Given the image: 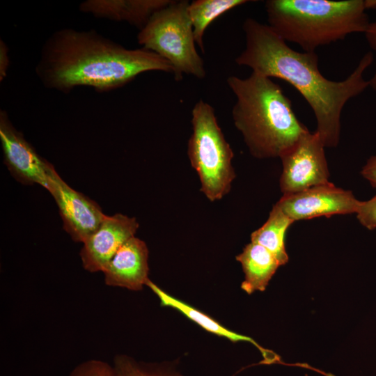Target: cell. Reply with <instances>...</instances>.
Instances as JSON below:
<instances>
[{
	"instance_id": "cell-1",
	"label": "cell",
	"mask_w": 376,
	"mask_h": 376,
	"mask_svg": "<svg viewBox=\"0 0 376 376\" xmlns=\"http://www.w3.org/2000/svg\"><path fill=\"white\" fill-rule=\"evenodd\" d=\"M242 28L246 47L235 58L236 63L292 86L313 110L315 132L325 148H336L340 141V116L345 105L370 87L363 75L373 61V53H366L345 79L332 81L321 74L315 52L292 49L268 24L251 17L244 21Z\"/></svg>"
},
{
	"instance_id": "cell-23",
	"label": "cell",
	"mask_w": 376,
	"mask_h": 376,
	"mask_svg": "<svg viewBox=\"0 0 376 376\" xmlns=\"http://www.w3.org/2000/svg\"><path fill=\"white\" fill-rule=\"evenodd\" d=\"M10 64L8 48L6 43L0 41V80L1 81L6 77Z\"/></svg>"
},
{
	"instance_id": "cell-20",
	"label": "cell",
	"mask_w": 376,
	"mask_h": 376,
	"mask_svg": "<svg viewBox=\"0 0 376 376\" xmlns=\"http://www.w3.org/2000/svg\"><path fill=\"white\" fill-rule=\"evenodd\" d=\"M359 223L368 230L376 228V195L370 199L361 201L357 212Z\"/></svg>"
},
{
	"instance_id": "cell-6",
	"label": "cell",
	"mask_w": 376,
	"mask_h": 376,
	"mask_svg": "<svg viewBox=\"0 0 376 376\" xmlns=\"http://www.w3.org/2000/svg\"><path fill=\"white\" fill-rule=\"evenodd\" d=\"M189 1H172L157 11L137 35L138 43L166 60L175 81L189 75L203 79L206 76L203 60L196 49L189 15Z\"/></svg>"
},
{
	"instance_id": "cell-15",
	"label": "cell",
	"mask_w": 376,
	"mask_h": 376,
	"mask_svg": "<svg viewBox=\"0 0 376 376\" xmlns=\"http://www.w3.org/2000/svg\"><path fill=\"white\" fill-rule=\"evenodd\" d=\"M146 286L156 295L162 306L175 309L211 334L226 338L233 343L240 341L251 343L260 351L266 359H268L269 356L267 354V350L260 347L253 338L228 329L210 315L171 296L150 279L147 282Z\"/></svg>"
},
{
	"instance_id": "cell-11",
	"label": "cell",
	"mask_w": 376,
	"mask_h": 376,
	"mask_svg": "<svg viewBox=\"0 0 376 376\" xmlns=\"http://www.w3.org/2000/svg\"><path fill=\"white\" fill-rule=\"evenodd\" d=\"M139 226L134 217L120 213L106 215L83 242L79 255L84 269L91 273L102 272L120 246L135 236Z\"/></svg>"
},
{
	"instance_id": "cell-21",
	"label": "cell",
	"mask_w": 376,
	"mask_h": 376,
	"mask_svg": "<svg viewBox=\"0 0 376 376\" xmlns=\"http://www.w3.org/2000/svg\"><path fill=\"white\" fill-rule=\"evenodd\" d=\"M364 34L369 46L376 52V21L370 22ZM369 82L370 87L376 91V70Z\"/></svg>"
},
{
	"instance_id": "cell-24",
	"label": "cell",
	"mask_w": 376,
	"mask_h": 376,
	"mask_svg": "<svg viewBox=\"0 0 376 376\" xmlns=\"http://www.w3.org/2000/svg\"><path fill=\"white\" fill-rule=\"evenodd\" d=\"M366 10L376 9V0H364Z\"/></svg>"
},
{
	"instance_id": "cell-7",
	"label": "cell",
	"mask_w": 376,
	"mask_h": 376,
	"mask_svg": "<svg viewBox=\"0 0 376 376\" xmlns=\"http://www.w3.org/2000/svg\"><path fill=\"white\" fill-rule=\"evenodd\" d=\"M324 148L318 133L308 131L280 157V189L283 195L329 182Z\"/></svg>"
},
{
	"instance_id": "cell-17",
	"label": "cell",
	"mask_w": 376,
	"mask_h": 376,
	"mask_svg": "<svg viewBox=\"0 0 376 376\" xmlns=\"http://www.w3.org/2000/svg\"><path fill=\"white\" fill-rule=\"evenodd\" d=\"M247 0H196L189 3L188 11L196 44L205 52L203 37L207 26L217 17Z\"/></svg>"
},
{
	"instance_id": "cell-18",
	"label": "cell",
	"mask_w": 376,
	"mask_h": 376,
	"mask_svg": "<svg viewBox=\"0 0 376 376\" xmlns=\"http://www.w3.org/2000/svg\"><path fill=\"white\" fill-rule=\"evenodd\" d=\"M113 365L119 376H185L168 363L139 361L126 354H117Z\"/></svg>"
},
{
	"instance_id": "cell-8",
	"label": "cell",
	"mask_w": 376,
	"mask_h": 376,
	"mask_svg": "<svg viewBox=\"0 0 376 376\" xmlns=\"http://www.w3.org/2000/svg\"><path fill=\"white\" fill-rule=\"evenodd\" d=\"M361 203L351 191L327 182L283 195L275 205L296 221L334 214H357Z\"/></svg>"
},
{
	"instance_id": "cell-2",
	"label": "cell",
	"mask_w": 376,
	"mask_h": 376,
	"mask_svg": "<svg viewBox=\"0 0 376 376\" xmlns=\"http://www.w3.org/2000/svg\"><path fill=\"white\" fill-rule=\"evenodd\" d=\"M148 71L173 72L171 65L144 48L129 49L95 30L65 28L45 42L36 73L44 86L63 93L89 86L120 88Z\"/></svg>"
},
{
	"instance_id": "cell-22",
	"label": "cell",
	"mask_w": 376,
	"mask_h": 376,
	"mask_svg": "<svg viewBox=\"0 0 376 376\" xmlns=\"http://www.w3.org/2000/svg\"><path fill=\"white\" fill-rule=\"evenodd\" d=\"M361 174L371 186L376 189V155L369 157L363 166Z\"/></svg>"
},
{
	"instance_id": "cell-9",
	"label": "cell",
	"mask_w": 376,
	"mask_h": 376,
	"mask_svg": "<svg viewBox=\"0 0 376 376\" xmlns=\"http://www.w3.org/2000/svg\"><path fill=\"white\" fill-rule=\"evenodd\" d=\"M0 141L3 162L12 175L22 184H37L48 191L49 174L53 165L14 127L4 110L0 111Z\"/></svg>"
},
{
	"instance_id": "cell-5",
	"label": "cell",
	"mask_w": 376,
	"mask_h": 376,
	"mask_svg": "<svg viewBox=\"0 0 376 376\" xmlns=\"http://www.w3.org/2000/svg\"><path fill=\"white\" fill-rule=\"evenodd\" d=\"M191 125L187 155L199 177L201 191L212 202L220 200L230 191L235 178L233 151L208 103L200 100L195 104Z\"/></svg>"
},
{
	"instance_id": "cell-4",
	"label": "cell",
	"mask_w": 376,
	"mask_h": 376,
	"mask_svg": "<svg viewBox=\"0 0 376 376\" xmlns=\"http://www.w3.org/2000/svg\"><path fill=\"white\" fill-rule=\"evenodd\" d=\"M265 10L272 29L308 52L364 33L370 24L364 0H267Z\"/></svg>"
},
{
	"instance_id": "cell-14",
	"label": "cell",
	"mask_w": 376,
	"mask_h": 376,
	"mask_svg": "<svg viewBox=\"0 0 376 376\" xmlns=\"http://www.w3.org/2000/svg\"><path fill=\"white\" fill-rule=\"evenodd\" d=\"M236 260L240 263L244 274L241 288L249 295L255 291H264L281 266L270 251L251 242L236 256Z\"/></svg>"
},
{
	"instance_id": "cell-16",
	"label": "cell",
	"mask_w": 376,
	"mask_h": 376,
	"mask_svg": "<svg viewBox=\"0 0 376 376\" xmlns=\"http://www.w3.org/2000/svg\"><path fill=\"white\" fill-rule=\"evenodd\" d=\"M295 222L274 205L265 223L251 235V242L257 243L270 251L281 266L288 261L285 236L288 228Z\"/></svg>"
},
{
	"instance_id": "cell-12",
	"label": "cell",
	"mask_w": 376,
	"mask_h": 376,
	"mask_svg": "<svg viewBox=\"0 0 376 376\" xmlns=\"http://www.w3.org/2000/svg\"><path fill=\"white\" fill-rule=\"evenodd\" d=\"M149 251L144 241L135 236L129 239L116 251L104 271L108 286L139 291L150 279Z\"/></svg>"
},
{
	"instance_id": "cell-10",
	"label": "cell",
	"mask_w": 376,
	"mask_h": 376,
	"mask_svg": "<svg viewBox=\"0 0 376 376\" xmlns=\"http://www.w3.org/2000/svg\"><path fill=\"white\" fill-rule=\"evenodd\" d=\"M49 181L48 191L57 204L64 230L74 241L83 243L98 228L106 214L96 202L70 187L54 166Z\"/></svg>"
},
{
	"instance_id": "cell-3",
	"label": "cell",
	"mask_w": 376,
	"mask_h": 376,
	"mask_svg": "<svg viewBox=\"0 0 376 376\" xmlns=\"http://www.w3.org/2000/svg\"><path fill=\"white\" fill-rule=\"evenodd\" d=\"M226 83L236 99L232 109L234 125L254 157L280 158L309 131L271 78L252 72L244 79L229 76Z\"/></svg>"
},
{
	"instance_id": "cell-19",
	"label": "cell",
	"mask_w": 376,
	"mask_h": 376,
	"mask_svg": "<svg viewBox=\"0 0 376 376\" xmlns=\"http://www.w3.org/2000/svg\"><path fill=\"white\" fill-rule=\"evenodd\" d=\"M68 376H119L113 365L100 359H88L77 365Z\"/></svg>"
},
{
	"instance_id": "cell-13",
	"label": "cell",
	"mask_w": 376,
	"mask_h": 376,
	"mask_svg": "<svg viewBox=\"0 0 376 376\" xmlns=\"http://www.w3.org/2000/svg\"><path fill=\"white\" fill-rule=\"evenodd\" d=\"M172 0H87L80 3V11L95 17L126 22L143 29L158 10Z\"/></svg>"
}]
</instances>
